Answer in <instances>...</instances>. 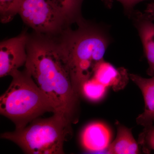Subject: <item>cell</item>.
Wrapping results in <instances>:
<instances>
[{"label": "cell", "mask_w": 154, "mask_h": 154, "mask_svg": "<svg viewBox=\"0 0 154 154\" xmlns=\"http://www.w3.org/2000/svg\"><path fill=\"white\" fill-rule=\"evenodd\" d=\"M16 0H0V14L1 19L5 15L12 4Z\"/></svg>", "instance_id": "16"}, {"label": "cell", "mask_w": 154, "mask_h": 154, "mask_svg": "<svg viewBox=\"0 0 154 154\" xmlns=\"http://www.w3.org/2000/svg\"><path fill=\"white\" fill-rule=\"evenodd\" d=\"M53 114L36 119L22 129L4 133L1 138L16 143L26 154H64V143L72 135V123L60 114Z\"/></svg>", "instance_id": "4"}, {"label": "cell", "mask_w": 154, "mask_h": 154, "mask_svg": "<svg viewBox=\"0 0 154 154\" xmlns=\"http://www.w3.org/2000/svg\"><path fill=\"white\" fill-rule=\"evenodd\" d=\"M145 14L149 19L154 20V2L149 4L145 11Z\"/></svg>", "instance_id": "17"}, {"label": "cell", "mask_w": 154, "mask_h": 154, "mask_svg": "<svg viewBox=\"0 0 154 154\" xmlns=\"http://www.w3.org/2000/svg\"><path fill=\"white\" fill-rule=\"evenodd\" d=\"M145 140L149 149L154 150V127H148L146 133Z\"/></svg>", "instance_id": "15"}, {"label": "cell", "mask_w": 154, "mask_h": 154, "mask_svg": "<svg viewBox=\"0 0 154 154\" xmlns=\"http://www.w3.org/2000/svg\"><path fill=\"white\" fill-rule=\"evenodd\" d=\"M29 34L24 30L19 35L0 43V77L11 76L26 63Z\"/></svg>", "instance_id": "6"}, {"label": "cell", "mask_w": 154, "mask_h": 154, "mask_svg": "<svg viewBox=\"0 0 154 154\" xmlns=\"http://www.w3.org/2000/svg\"><path fill=\"white\" fill-rule=\"evenodd\" d=\"M72 30L70 27L58 35L65 55L75 91L82 94L83 84L91 79L97 63L104 60L111 38L101 25L85 20Z\"/></svg>", "instance_id": "2"}, {"label": "cell", "mask_w": 154, "mask_h": 154, "mask_svg": "<svg viewBox=\"0 0 154 154\" xmlns=\"http://www.w3.org/2000/svg\"><path fill=\"white\" fill-rule=\"evenodd\" d=\"M11 76L10 86L0 97V113L14 122L16 130L24 128L45 113H55L48 97L26 69Z\"/></svg>", "instance_id": "3"}, {"label": "cell", "mask_w": 154, "mask_h": 154, "mask_svg": "<svg viewBox=\"0 0 154 154\" xmlns=\"http://www.w3.org/2000/svg\"><path fill=\"white\" fill-rule=\"evenodd\" d=\"M129 77L140 89L143 96L145 110L140 116V123L147 127L152 126L154 122V75L149 79L134 74H130Z\"/></svg>", "instance_id": "10"}, {"label": "cell", "mask_w": 154, "mask_h": 154, "mask_svg": "<svg viewBox=\"0 0 154 154\" xmlns=\"http://www.w3.org/2000/svg\"><path fill=\"white\" fill-rule=\"evenodd\" d=\"M113 1V0H104V2L107 6H109L110 5H111ZM116 1L120 2L122 4L126 13L129 14L131 13L134 7L136 5L139 3L140 2L145 1V0H116Z\"/></svg>", "instance_id": "14"}, {"label": "cell", "mask_w": 154, "mask_h": 154, "mask_svg": "<svg viewBox=\"0 0 154 154\" xmlns=\"http://www.w3.org/2000/svg\"><path fill=\"white\" fill-rule=\"evenodd\" d=\"M25 69L48 97L55 113L72 124L79 120L80 95L75 91L66 58L57 36L29 34Z\"/></svg>", "instance_id": "1"}, {"label": "cell", "mask_w": 154, "mask_h": 154, "mask_svg": "<svg viewBox=\"0 0 154 154\" xmlns=\"http://www.w3.org/2000/svg\"><path fill=\"white\" fill-rule=\"evenodd\" d=\"M111 133L108 127L102 122L88 125L81 135V143L88 151L102 152L107 149L110 144Z\"/></svg>", "instance_id": "7"}, {"label": "cell", "mask_w": 154, "mask_h": 154, "mask_svg": "<svg viewBox=\"0 0 154 154\" xmlns=\"http://www.w3.org/2000/svg\"><path fill=\"white\" fill-rule=\"evenodd\" d=\"M84 0H51L70 26L85 21L82 14V6Z\"/></svg>", "instance_id": "12"}, {"label": "cell", "mask_w": 154, "mask_h": 154, "mask_svg": "<svg viewBox=\"0 0 154 154\" xmlns=\"http://www.w3.org/2000/svg\"><path fill=\"white\" fill-rule=\"evenodd\" d=\"M107 152L111 154H138V146L131 129L118 125L116 137L108 146Z\"/></svg>", "instance_id": "11"}, {"label": "cell", "mask_w": 154, "mask_h": 154, "mask_svg": "<svg viewBox=\"0 0 154 154\" xmlns=\"http://www.w3.org/2000/svg\"><path fill=\"white\" fill-rule=\"evenodd\" d=\"M107 88L93 77L83 84L82 94L91 101H98L104 97Z\"/></svg>", "instance_id": "13"}, {"label": "cell", "mask_w": 154, "mask_h": 154, "mask_svg": "<svg viewBox=\"0 0 154 154\" xmlns=\"http://www.w3.org/2000/svg\"><path fill=\"white\" fill-rule=\"evenodd\" d=\"M17 14L37 33L57 36L70 26L51 0H16L1 22H11Z\"/></svg>", "instance_id": "5"}, {"label": "cell", "mask_w": 154, "mask_h": 154, "mask_svg": "<svg viewBox=\"0 0 154 154\" xmlns=\"http://www.w3.org/2000/svg\"><path fill=\"white\" fill-rule=\"evenodd\" d=\"M135 25L149 64L148 74L154 75V23L145 14H137Z\"/></svg>", "instance_id": "8"}, {"label": "cell", "mask_w": 154, "mask_h": 154, "mask_svg": "<svg viewBox=\"0 0 154 154\" xmlns=\"http://www.w3.org/2000/svg\"><path fill=\"white\" fill-rule=\"evenodd\" d=\"M93 77L107 87H112L115 90L124 86L128 79L126 70L117 69L104 60L99 62L94 68Z\"/></svg>", "instance_id": "9"}]
</instances>
